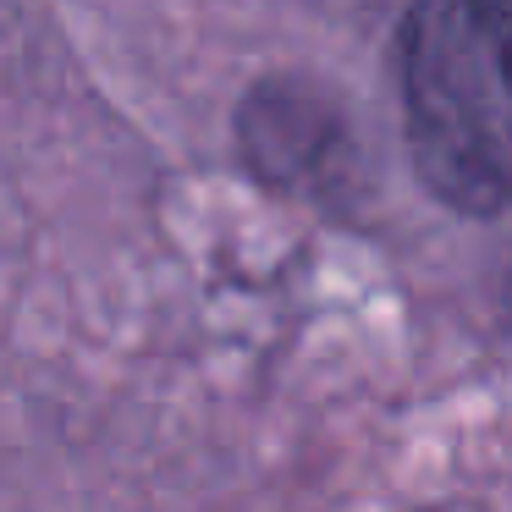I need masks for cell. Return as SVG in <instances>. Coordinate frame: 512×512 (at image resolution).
Returning a JSON list of instances; mask_svg holds the SVG:
<instances>
[{"instance_id":"1","label":"cell","mask_w":512,"mask_h":512,"mask_svg":"<svg viewBox=\"0 0 512 512\" xmlns=\"http://www.w3.org/2000/svg\"><path fill=\"white\" fill-rule=\"evenodd\" d=\"M397 83L424 188L463 215L512 210V0H413Z\"/></svg>"},{"instance_id":"2","label":"cell","mask_w":512,"mask_h":512,"mask_svg":"<svg viewBox=\"0 0 512 512\" xmlns=\"http://www.w3.org/2000/svg\"><path fill=\"white\" fill-rule=\"evenodd\" d=\"M243 149L259 177L281 188H309L325 166L342 160V122L325 100H314L303 83H259L243 105Z\"/></svg>"}]
</instances>
